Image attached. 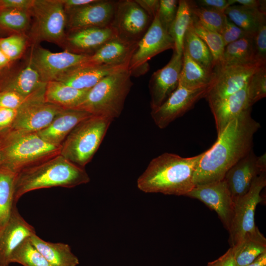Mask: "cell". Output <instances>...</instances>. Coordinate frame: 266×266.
<instances>
[{
	"label": "cell",
	"mask_w": 266,
	"mask_h": 266,
	"mask_svg": "<svg viewBox=\"0 0 266 266\" xmlns=\"http://www.w3.org/2000/svg\"><path fill=\"white\" fill-rule=\"evenodd\" d=\"M251 108L230 122L203 154L194 174L195 186L223 180L227 172L253 150L255 133L260 128Z\"/></svg>",
	"instance_id": "1"
},
{
	"label": "cell",
	"mask_w": 266,
	"mask_h": 266,
	"mask_svg": "<svg viewBox=\"0 0 266 266\" xmlns=\"http://www.w3.org/2000/svg\"><path fill=\"white\" fill-rule=\"evenodd\" d=\"M203 152L191 157L164 153L152 159L137 180L147 193L185 196L195 186L194 177Z\"/></svg>",
	"instance_id": "2"
},
{
	"label": "cell",
	"mask_w": 266,
	"mask_h": 266,
	"mask_svg": "<svg viewBox=\"0 0 266 266\" xmlns=\"http://www.w3.org/2000/svg\"><path fill=\"white\" fill-rule=\"evenodd\" d=\"M90 177L81 167L60 154L26 167L16 173L14 201L29 192L53 187L73 188L88 183Z\"/></svg>",
	"instance_id": "3"
},
{
	"label": "cell",
	"mask_w": 266,
	"mask_h": 266,
	"mask_svg": "<svg viewBox=\"0 0 266 266\" xmlns=\"http://www.w3.org/2000/svg\"><path fill=\"white\" fill-rule=\"evenodd\" d=\"M61 146L49 143L36 133L7 129L0 132V166L16 173L60 154Z\"/></svg>",
	"instance_id": "4"
},
{
	"label": "cell",
	"mask_w": 266,
	"mask_h": 266,
	"mask_svg": "<svg viewBox=\"0 0 266 266\" xmlns=\"http://www.w3.org/2000/svg\"><path fill=\"white\" fill-rule=\"evenodd\" d=\"M131 76L128 69L107 75L89 89L81 103L72 109L112 120L119 117L133 85Z\"/></svg>",
	"instance_id": "5"
},
{
	"label": "cell",
	"mask_w": 266,
	"mask_h": 266,
	"mask_svg": "<svg viewBox=\"0 0 266 266\" xmlns=\"http://www.w3.org/2000/svg\"><path fill=\"white\" fill-rule=\"evenodd\" d=\"M112 121L94 115L83 120L63 142L60 154L83 168L98 150Z\"/></svg>",
	"instance_id": "6"
},
{
	"label": "cell",
	"mask_w": 266,
	"mask_h": 266,
	"mask_svg": "<svg viewBox=\"0 0 266 266\" xmlns=\"http://www.w3.org/2000/svg\"><path fill=\"white\" fill-rule=\"evenodd\" d=\"M266 185V175L264 172L254 180L245 194L234 200L233 215L228 230L231 247L246 239L266 242L255 222L256 208L263 200L261 193Z\"/></svg>",
	"instance_id": "7"
},
{
	"label": "cell",
	"mask_w": 266,
	"mask_h": 266,
	"mask_svg": "<svg viewBox=\"0 0 266 266\" xmlns=\"http://www.w3.org/2000/svg\"><path fill=\"white\" fill-rule=\"evenodd\" d=\"M31 13L33 38L64 46L67 17L62 0H34Z\"/></svg>",
	"instance_id": "8"
},
{
	"label": "cell",
	"mask_w": 266,
	"mask_h": 266,
	"mask_svg": "<svg viewBox=\"0 0 266 266\" xmlns=\"http://www.w3.org/2000/svg\"><path fill=\"white\" fill-rule=\"evenodd\" d=\"M45 86L31 96L18 109L16 117L9 129L24 133H36L47 127L64 109L45 101Z\"/></svg>",
	"instance_id": "9"
},
{
	"label": "cell",
	"mask_w": 266,
	"mask_h": 266,
	"mask_svg": "<svg viewBox=\"0 0 266 266\" xmlns=\"http://www.w3.org/2000/svg\"><path fill=\"white\" fill-rule=\"evenodd\" d=\"M152 18L135 1H116L111 26L120 38L137 43L149 29Z\"/></svg>",
	"instance_id": "10"
},
{
	"label": "cell",
	"mask_w": 266,
	"mask_h": 266,
	"mask_svg": "<svg viewBox=\"0 0 266 266\" xmlns=\"http://www.w3.org/2000/svg\"><path fill=\"white\" fill-rule=\"evenodd\" d=\"M212 84L194 89H187L179 84L176 89L161 105L151 110V115L156 126L164 129L182 116L192 109L198 101L205 98Z\"/></svg>",
	"instance_id": "11"
},
{
	"label": "cell",
	"mask_w": 266,
	"mask_h": 266,
	"mask_svg": "<svg viewBox=\"0 0 266 266\" xmlns=\"http://www.w3.org/2000/svg\"><path fill=\"white\" fill-rule=\"evenodd\" d=\"M262 64H266L235 65L215 70L214 81L205 98L209 106L245 87L253 73Z\"/></svg>",
	"instance_id": "12"
},
{
	"label": "cell",
	"mask_w": 266,
	"mask_h": 266,
	"mask_svg": "<svg viewBox=\"0 0 266 266\" xmlns=\"http://www.w3.org/2000/svg\"><path fill=\"white\" fill-rule=\"evenodd\" d=\"M174 49L173 40L161 24L158 14L149 29L138 42L130 61L128 70L132 75L141 68H145L147 62L158 54L168 49Z\"/></svg>",
	"instance_id": "13"
},
{
	"label": "cell",
	"mask_w": 266,
	"mask_h": 266,
	"mask_svg": "<svg viewBox=\"0 0 266 266\" xmlns=\"http://www.w3.org/2000/svg\"><path fill=\"white\" fill-rule=\"evenodd\" d=\"M186 196L197 199L214 210L229 230L233 215L234 202L224 179L196 185Z\"/></svg>",
	"instance_id": "14"
},
{
	"label": "cell",
	"mask_w": 266,
	"mask_h": 266,
	"mask_svg": "<svg viewBox=\"0 0 266 266\" xmlns=\"http://www.w3.org/2000/svg\"><path fill=\"white\" fill-rule=\"evenodd\" d=\"M88 55L67 50L53 52L42 47H36L33 50L30 60L38 72L42 81L47 83L79 65Z\"/></svg>",
	"instance_id": "15"
},
{
	"label": "cell",
	"mask_w": 266,
	"mask_h": 266,
	"mask_svg": "<svg viewBox=\"0 0 266 266\" xmlns=\"http://www.w3.org/2000/svg\"><path fill=\"white\" fill-rule=\"evenodd\" d=\"M266 170V153L258 157L253 150L233 166L224 179L233 201L245 194L254 180Z\"/></svg>",
	"instance_id": "16"
},
{
	"label": "cell",
	"mask_w": 266,
	"mask_h": 266,
	"mask_svg": "<svg viewBox=\"0 0 266 266\" xmlns=\"http://www.w3.org/2000/svg\"><path fill=\"white\" fill-rule=\"evenodd\" d=\"M116 1L96 0L66 13V27L70 32L90 28L110 26Z\"/></svg>",
	"instance_id": "17"
},
{
	"label": "cell",
	"mask_w": 266,
	"mask_h": 266,
	"mask_svg": "<svg viewBox=\"0 0 266 266\" xmlns=\"http://www.w3.org/2000/svg\"><path fill=\"white\" fill-rule=\"evenodd\" d=\"M182 60V55L173 51L169 62L152 75L148 84L151 110L161 105L178 87Z\"/></svg>",
	"instance_id": "18"
},
{
	"label": "cell",
	"mask_w": 266,
	"mask_h": 266,
	"mask_svg": "<svg viewBox=\"0 0 266 266\" xmlns=\"http://www.w3.org/2000/svg\"><path fill=\"white\" fill-rule=\"evenodd\" d=\"M35 233L34 227L24 219L15 205L8 221L0 231V266H9L14 250Z\"/></svg>",
	"instance_id": "19"
},
{
	"label": "cell",
	"mask_w": 266,
	"mask_h": 266,
	"mask_svg": "<svg viewBox=\"0 0 266 266\" xmlns=\"http://www.w3.org/2000/svg\"><path fill=\"white\" fill-rule=\"evenodd\" d=\"M118 37L110 26L79 30L66 35L64 46L72 53L91 55L110 40Z\"/></svg>",
	"instance_id": "20"
},
{
	"label": "cell",
	"mask_w": 266,
	"mask_h": 266,
	"mask_svg": "<svg viewBox=\"0 0 266 266\" xmlns=\"http://www.w3.org/2000/svg\"><path fill=\"white\" fill-rule=\"evenodd\" d=\"M129 63L113 66H75L58 76L55 80L79 90H89L105 77L128 69Z\"/></svg>",
	"instance_id": "21"
},
{
	"label": "cell",
	"mask_w": 266,
	"mask_h": 266,
	"mask_svg": "<svg viewBox=\"0 0 266 266\" xmlns=\"http://www.w3.org/2000/svg\"><path fill=\"white\" fill-rule=\"evenodd\" d=\"M137 43L129 42L117 37L105 43L92 54L88 55L77 66H113L130 63Z\"/></svg>",
	"instance_id": "22"
},
{
	"label": "cell",
	"mask_w": 266,
	"mask_h": 266,
	"mask_svg": "<svg viewBox=\"0 0 266 266\" xmlns=\"http://www.w3.org/2000/svg\"><path fill=\"white\" fill-rule=\"evenodd\" d=\"M92 116V114L84 110L64 108L47 127L36 133L46 142L61 146L77 125Z\"/></svg>",
	"instance_id": "23"
},
{
	"label": "cell",
	"mask_w": 266,
	"mask_h": 266,
	"mask_svg": "<svg viewBox=\"0 0 266 266\" xmlns=\"http://www.w3.org/2000/svg\"><path fill=\"white\" fill-rule=\"evenodd\" d=\"M209 107L214 116L218 135L230 122L251 108L247 85L236 93L209 105Z\"/></svg>",
	"instance_id": "24"
},
{
	"label": "cell",
	"mask_w": 266,
	"mask_h": 266,
	"mask_svg": "<svg viewBox=\"0 0 266 266\" xmlns=\"http://www.w3.org/2000/svg\"><path fill=\"white\" fill-rule=\"evenodd\" d=\"M40 76L30 60L27 65L13 77L2 80L0 91H11L25 98H28L43 87Z\"/></svg>",
	"instance_id": "25"
},
{
	"label": "cell",
	"mask_w": 266,
	"mask_h": 266,
	"mask_svg": "<svg viewBox=\"0 0 266 266\" xmlns=\"http://www.w3.org/2000/svg\"><path fill=\"white\" fill-rule=\"evenodd\" d=\"M253 35L242 37L225 46L214 71L217 69L232 66L260 63L255 57Z\"/></svg>",
	"instance_id": "26"
},
{
	"label": "cell",
	"mask_w": 266,
	"mask_h": 266,
	"mask_svg": "<svg viewBox=\"0 0 266 266\" xmlns=\"http://www.w3.org/2000/svg\"><path fill=\"white\" fill-rule=\"evenodd\" d=\"M30 239L51 266H77L79 263L67 244L48 242L36 233L31 236Z\"/></svg>",
	"instance_id": "27"
},
{
	"label": "cell",
	"mask_w": 266,
	"mask_h": 266,
	"mask_svg": "<svg viewBox=\"0 0 266 266\" xmlns=\"http://www.w3.org/2000/svg\"><path fill=\"white\" fill-rule=\"evenodd\" d=\"M88 90L77 89L62 82L53 80L46 83L44 98L46 102L63 108H74L83 100Z\"/></svg>",
	"instance_id": "28"
},
{
	"label": "cell",
	"mask_w": 266,
	"mask_h": 266,
	"mask_svg": "<svg viewBox=\"0 0 266 266\" xmlns=\"http://www.w3.org/2000/svg\"><path fill=\"white\" fill-rule=\"evenodd\" d=\"M179 84L187 89H194L211 84L216 73L210 72L193 60L183 49Z\"/></svg>",
	"instance_id": "29"
},
{
	"label": "cell",
	"mask_w": 266,
	"mask_h": 266,
	"mask_svg": "<svg viewBox=\"0 0 266 266\" xmlns=\"http://www.w3.org/2000/svg\"><path fill=\"white\" fill-rule=\"evenodd\" d=\"M266 12L250 9L240 5H231L224 14L235 25L244 31L254 34L261 24L266 21Z\"/></svg>",
	"instance_id": "30"
},
{
	"label": "cell",
	"mask_w": 266,
	"mask_h": 266,
	"mask_svg": "<svg viewBox=\"0 0 266 266\" xmlns=\"http://www.w3.org/2000/svg\"><path fill=\"white\" fill-rule=\"evenodd\" d=\"M183 49L190 57L207 71L215 72L212 54L204 42L189 28L184 39Z\"/></svg>",
	"instance_id": "31"
},
{
	"label": "cell",
	"mask_w": 266,
	"mask_h": 266,
	"mask_svg": "<svg viewBox=\"0 0 266 266\" xmlns=\"http://www.w3.org/2000/svg\"><path fill=\"white\" fill-rule=\"evenodd\" d=\"M16 173L0 167V231L8 221L13 208L14 187Z\"/></svg>",
	"instance_id": "32"
},
{
	"label": "cell",
	"mask_w": 266,
	"mask_h": 266,
	"mask_svg": "<svg viewBox=\"0 0 266 266\" xmlns=\"http://www.w3.org/2000/svg\"><path fill=\"white\" fill-rule=\"evenodd\" d=\"M192 17L189 0H179L176 17L168 30L174 43L173 51L179 55H183L184 37L191 25Z\"/></svg>",
	"instance_id": "33"
},
{
	"label": "cell",
	"mask_w": 266,
	"mask_h": 266,
	"mask_svg": "<svg viewBox=\"0 0 266 266\" xmlns=\"http://www.w3.org/2000/svg\"><path fill=\"white\" fill-rule=\"evenodd\" d=\"M190 27L208 47L213 56L215 68L225 47L221 34L202 25L193 15Z\"/></svg>",
	"instance_id": "34"
},
{
	"label": "cell",
	"mask_w": 266,
	"mask_h": 266,
	"mask_svg": "<svg viewBox=\"0 0 266 266\" xmlns=\"http://www.w3.org/2000/svg\"><path fill=\"white\" fill-rule=\"evenodd\" d=\"M31 11L12 9L0 10V29L13 34H22L29 28Z\"/></svg>",
	"instance_id": "35"
},
{
	"label": "cell",
	"mask_w": 266,
	"mask_h": 266,
	"mask_svg": "<svg viewBox=\"0 0 266 266\" xmlns=\"http://www.w3.org/2000/svg\"><path fill=\"white\" fill-rule=\"evenodd\" d=\"M10 263L23 266H51L31 241L30 237L25 239L13 252Z\"/></svg>",
	"instance_id": "36"
},
{
	"label": "cell",
	"mask_w": 266,
	"mask_h": 266,
	"mask_svg": "<svg viewBox=\"0 0 266 266\" xmlns=\"http://www.w3.org/2000/svg\"><path fill=\"white\" fill-rule=\"evenodd\" d=\"M192 15L206 28L221 33L227 17L224 13L200 6L189 0Z\"/></svg>",
	"instance_id": "37"
},
{
	"label": "cell",
	"mask_w": 266,
	"mask_h": 266,
	"mask_svg": "<svg viewBox=\"0 0 266 266\" xmlns=\"http://www.w3.org/2000/svg\"><path fill=\"white\" fill-rule=\"evenodd\" d=\"M232 248L236 266H245L266 252V242L246 239L238 246Z\"/></svg>",
	"instance_id": "38"
},
{
	"label": "cell",
	"mask_w": 266,
	"mask_h": 266,
	"mask_svg": "<svg viewBox=\"0 0 266 266\" xmlns=\"http://www.w3.org/2000/svg\"><path fill=\"white\" fill-rule=\"evenodd\" d=\"M249 102L252 106L266 96V64L258 66L247 84Z\"/></svg>",
	"instance_id": "39"
},
{
	"label": "cell",
	"mask_w": 266,
	"mask_h": 266,
	"mask_svg": "<svg viewBox=\"0 0 266 266\" xmlns=\"http://www.w3.org/2000/svg\"><path fill=\"white\" fill-rule=\"evenodd\" d=\"M26 45V37L22 34H12L0 38V49L11 62L21 57Z\"/></svg>",
	"instance_id": "40"
},
{
	"label": "cell",
	"mask_w": 266,
	"mask_h": 266,
	"mask_svg": "<svg viewBox=\"0 0 266 266\" xmlns=\"http://www.w3.org/2000/svg\"><path fill=\"white\" fill-rule=\"evenodd\" d=\"M178 2L177 0H160L158 18L162 27L168 33L176 17Z\"/></svg>",
	"instance_id": "41"
},
{
	"label": "cell",
	"mask_w": 266,
	"mask_h": 266,
	"mask_svg": "<svg viewBox=\"0 0 266 266\" xmlns=\"http://www.w3.org/2000/svg\"><path fill=\"white\" fill-rule=\"evenodd\" d=\"M253 42L257 61L266 64V21L261 24L253 35Z\"/></svg>",
	"instance_id": "42"
},
{
	"label": "cell",
	"mask_w": 266,
	"mask_h": 266,
	"mask_svg": "<svg viewBox=\"0 0 266 266\" xmlns=\"http://www.w3.org/2000/svg\"><path fill=\"white\" fill-rule=\"evenodd\" d=\"M220 34L222 37L225 46L242 37L253 35L235 25L228 18Z\"/></svg>",
	"instance_id": "43"
},
{
	"label": "cell",
	"mask_w": 266,
	"mask_h": 266,
	"mask_svg": "<svg viewBox=\"0 0 266 266\" xmlns=\"http://www.w3.org/2000/svg\"><path fill=\"white\" fill-rule=\"evenodd\" d=\"M30 97L25 98L11 91H0V107L18 109Z\"/></svg>",
	"instance_id": "44"
},
{
	"label": "cell",
	"mask_w": 266,
	"mask_h": 266,
	"mask_svg": "<svg viewBox=\"0 0 266 266\" xmlns=\"http://www.w3.org/2000/svg\"><path fill=\"white\" fill-rule=\"evenodd\" d=\"M34 0H0V10L12 9L31 11Z\"/></svg>",
	"instance_id": "45"
},
{
	"label": "cell",
	"mask_w": 266,
	"mask_h": 266,
	"mask_svg": "<svg viewBox=\"0 0 266 266\" xmlns=\"http://www.w3.org/2000/svg\"><path fill=\"white\" fill-rule=\"evenodd\" d=\"M194 1L199 6L224 13L227 8L232 5L230 0H198Z\"/></svg>",
	"instance_id": "46"
},
{
	"label": "cell",
	"mask_w": 266,
	"mask_h": 266,
	"mask_svg": "<svg viewBox=\"0 0 266 266\" xmlns=\"http://www.w3.org/2000/svg\"><path fill=\"white\" fill-rule=\"evenodd\" d=\"M17 112L18 109L0 107V132L10 128Z\"/></svg>",
	"instance_id": "47"
},
{
	"label": "cell",
	"mask_w": 266,
	"mask_h": 266,
	"mask_svg": "<svg viewBox=\"0 0 266 266\" xmlns=\"http://www.w3.org/2000/svg\"><path fill=\"white\" fill-rule=\"evenodd\" d=\"M207 266H236L233 248L231 247L218 259L208 263Z\"/></svg>",
	"instance_id": "48"
},
{
	"label": "cell",
	"mask_w": 266,
	"mask_h": 266,
	"mask_svg": "<svg viewBox=\"0 0 266 266\" xmlns=\"http://www.w3.org/2000/svg\"><path fill=\"white\" fill-rule=\"evenodd\" d=\"M135 2L153 19L158 13L160 0H135Z\"/></svg>",
	"instance_id": "49"
},
{
	"label": "cell",
	"mask_w": 266,
	"mask_h": 266,
	"mask_svg": "<svg viewBox=\"0 0 266 266\" xmlns=\"http://www.w3.org/2000/svg\"><path fill=\"white\" fill-rule=\"evenodd\" d=\"M233 5L234 3H238L240 5L245 7L259 9L263 12H266V0H230Z\"/></svg>",
	"instance_id": "50"
},
{
	"label": "cell",
	"mask_w": 266,
	"mask_h": 266,
	"mask_svg": "<svg viewBox=\"0 0 266 266\" xmlns=\"http://www.w3.org/2000/svg\"><path fill=\"white\" fill-rule=\"evenodd\" d=\"M96 0H62V1L66 13L75 9L93 3Z\"/></svg>",
	"instance_id": "51"
},
{
	"label": "cell",
	"mask_w": 266,
	"mask_h": 266,
	"mask_svg": "<svg viewBox=\"0 0 266 266\" xmlns=\"http://www.w3.org/2000/svg\"><path fill=\"white\" fill-rule=\"evenodd\" d=\"M11 62L0 49V71L8 67Z\"/></svg>",
	"instance_id": "52"
},
{
	"label": "cell",
	"mask_w": 266,
	"mask_h": 266,
	"mask_svg": "<svg viewBox=\"0 0 266 266\" xmlns=\"http://www.w3.org/2000/svg\"><path fill=\"white\" fill-rule=\"evenodd\" d=\"M245 266H266V252L260 256L254 261Z\"/></svg>",
	"instance_id": "53"
},
{
	"label": "cell",
	"mask_w": 266,
	"mask_h": 266,
	"mask_svg": "<svg viewBox=\"0 0 266 266\" xmlns=\"http://www.w3.org/2000/svg\"><path fill=\"white\" fill-rule=\"evenodd\" d=\"M2 80V79H1V78L0 77V89H1Z\"/></svg>",
	"instance_id": "54"
},
{
	"label": "cell",
	"mask_w": 266,
	"mask_h": 266,
	"mask_svg": "<svg viewBox=\"0 0 266 266\" xmlns=\"http://www.w3.org/2000/svg\"></svg>",
	"instance_id": "55"
}]
</instances>
